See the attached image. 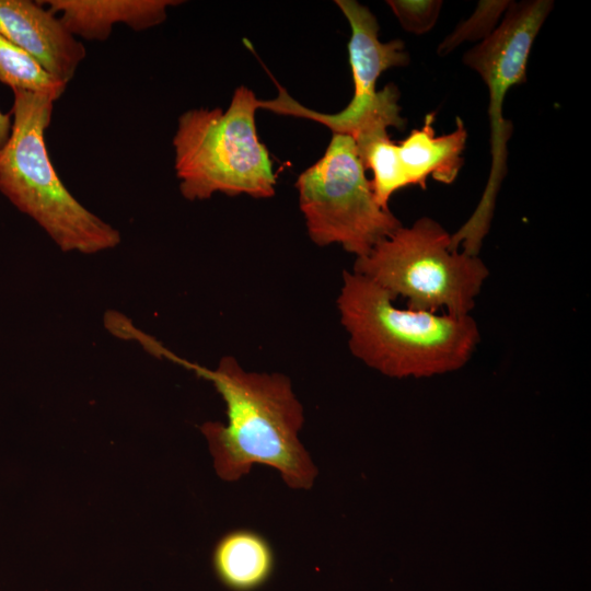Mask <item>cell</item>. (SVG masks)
Wrapping results in <instances>:
<instances>
[{
  "instance_id": "cell-1",
  "label": "cell",
  "mask_w": 591,
  "mask_h": 591,
  "mask_svg": "<svg viewBox=\"0 0 591 591\" xmlns=\"http://www.w3.org/2000/svg\"><path fill=\"white\" fill-rule=\"evenodd\" d=\"M152 354L163 356L210 381L225 404L227 424L200 426L218 476L236 482L254 465L277 470L293 489H310L317 470L299 440L303 407L290 380L280 373L244 370L234 357L225 356L208 369L173 355L160 344Z\"/></svg>"
},
{
  "instance_id": "cell-6",
  "label": "cell",
  "mask_w": 591,
  "mask_h": 591,
  "mask_svg": "<svg viewBox=\"0 0 591 591\" xmlns=\"http://www.w3.org/2000/svg\"><path fill=\"white\" fill-rule=\"evenodd\" d=\"M553 7L552 0L511 1L493 34L463 56L464 65L476 71L488 88L491 163L477 207L451 234L454 250L462 247L465 253L478 255L490 229L497 195L508 171V141L513 129L502 115L505 96L512 86L526 82L532 46Z\"/></svg>"
},
{
  "instance_id": "cell-7",
  "label": "cell",
  "mask_w": 591,
  "mask_h": 591,
  "mask_svg": "<svg viewBox=\"0 0 591 591\" xmlns=\"http://www.w3.org/2000/svg\"><path fill=\"white\" fill-rule=\"evenodd\" d=\"M296 187L308 233L320 246L339 244L361 257L402 225L378 204L349 136L333 134L323 157L299 175Z\"/></svg>"
},
{
  "instance_id": "cell-15",
  "label": "cell",
  "mask_w": 591,
  "mask_h": 591,
  "mask_svg": "<svg viewBox=\"0 0 591 591\" xmlns=\"http://www.w3.org/2000/svg\"><path fill=\"white\" fill-rule=\"evenodd\" d=\"M386 3L407 33L422 35L436 25L443 2L441 0H387Z\"/></svg>"
},
{
  "instance_id": "cell-14",
  "label": "cell",
  "mask_w": 591,
  "mask_h": 591,
  "mask_svg": "<svg viewBox=\"0 0 591 591\" xmlns=\"http://www.w3.org/2000/svg\"><path fill=\"white\" fill-rule=\"evenodd\" d=\"M510 0L479 1L471 16L461 22L437 47L440 57L451 54L466 42H483L489 37L499 25L508 10Z\"/></svg>"
},
{
  "instance_id": "cell-8",
  "label": "cell",
  "mask_w": 591,
  "mask_h": 591,
  "mask_svg": "<svg viewBox=\"0 0 591 591\" xmlns=\"http://www.w3.org/2000/svg\"><path fill=\"white\" fill-rule=\"evenodd\" d=\"M434 116L436 112L428 113L422 127L401 142L386 134L357 144L364 169L372 171L371 187L382 208L389 209L392 195L409 185L426 189L429 176L442 184L456 179L464 164L466 127L457 116L453 131L436 136Z\"/></svg>"
},
{
  "instance_id": "cell-2",
  "label": "cell",
  "mask_w": 591,
  "mask_h": 591,
  "mask_svg": "<svg viewBox=\"0 0 591 591\" xmlns=\"http://www.w3.org/2000/svg\"><path fill=\"white\" fill-rule=\"evenodd\" d=\"M337 308L351 354L392 378L459 370L480 340L472 315L401 309L387 291L354 271H344Z\"/></svg>"
},
{
  "instance_id": "cell-3",
  "label": "cell",
  "mask_w": 591,
  "mask_h": 591,
  "mask_svg": "<svg viewBox=\"0 0 591 591\" xmlns=\"http://www.w3.org/2000/svg\"><path fill=\"white\" fill-rule=\"evenodd\" d=\"M55 102L46 94L13 91L11 134L0 152V192L63 252L114 248L119 231L84 207L53 165L45 132Z\"/></svg>"
},
{
  "instance_id": "cell-10",
  "label": "cell",
  "mask_w": 591,
  "mask_h": 591,
  "mask_svg": "<svg viewBox=\"0 0 591 591\" xmlns=\"http://www.w3.org/2000/svg\"><path fill=\"white\" fill-rule=\"evenodd\" d=\"M0 33L66 85L86 55L83 44L38 1L0 0Z\"/></svg>"
},
{
  "instance_id": "cell-16",
  "label": "cell",
  "mask_w": 591,
  "mask_h": 591,
  "mask_svg": "<svg viewBox=\"0 0 591 591\" xmlns=\"http://www.w3.org/2000/svg\"><path fill=\"white\" fill-rule=\"evenodd\" d=\"M12 128V118L10 114L0 111V152L4 148Z\"/></svg>"
},
{
  "instance_id": "cell-13",
  "label": "cell",
  "mask_w": 591,
  "mask_h": 591,
  "mask_svg": "<svg viewBox=\"0 0 591 591\" xmlns=\"http://www.w3.org/2000/svg\"><path fill=\"white\" fill-rule=\"evenodd\" d=\"M0 82L12 91L46 94L57 101L67 85L51 77L32 56L0 33Z\"/></svg>"
},
{
  "instance_id": "cell-9",
  "label": "cell",
  "mask_w": 591,
  "mask_h": 591,
  "mask_svg": "<svg viewBox=\"0 0 591 591\" xmlns=\"http://www.w3.org/2000/svg\"><path fill=\"white\" fill-rule=\"evenodd\" d=\"M347 19L351 34L348 58L354 81V96L343 109L347 118L358 126L392 121L401 114V96L396 84L389 83L376 90L379 77L391 68L406 67L409 55L401 39L383 43L379 38V23L370 9L355 0H336Z\"/></svg>"
},
{
  "instance_id": "cell-11",
  "label": "cell",
  "mask_w": 591,
  "mask_h": 591,
  "mask_svg": "<svg viewBox=\"0 0 591 591\" xmlns=\"http://www.w3.org/2000/svg\"><path fill=\"white\" fill-rule=\"evenodd\" d=\"M47 9L76 37L104 42L117 24L140 32L164 22L175 0H44Z\"/></svg>"
},
{
  "instance_id": "cell-4",
  "label": "cell",
  "mask_w": 591,
  "mask_h": 591,
  "mask_svg": "<svg viewBox=\"0 0 591 591\" xmlns=\"http://www.w3.org/2000/svg\"><path fill=\"white\" fill-rule=\"evenodd\" d=\"M258 101L241 85L225 111L194 108L179 116L173 148L184 198L202 200L215 193L274 196L276 175L255 124Z\"/></svg>"
},
{
  "instance_id": "cell-5",
  "label": "cell",
  "mask_w": 591,
  "mask_h": 591,
  "mask_svg": "<svg viewBox=\"0 0 591 591\" xmlns=\"http://www.w3.org/2000/svg\"><path fill=\"white\" fill-rule=\"evenodd\" d=\"M354 273L416 311L471 315L489 270L478 255L451 246V234L436 220L421 217L401 225L357 257Z\"/></svg>"
},
{
  "instance_id": "cell-12",
  "label": "cell",
  "mask_w": 591,
  "mask_h": 591,
  "mask_svg": "<svg viewBox=\"0 0 591 591\" xmlns=\"http://www.w3.org/2000/svg\"><path fill=\"white\" fill-rule=\"evenodd\" d=\"M212 566L219 581L232 591L263 587L275 569V554L266 537L256 531L236 529L216 543Z\"/></svg>"
}]
</instances>
